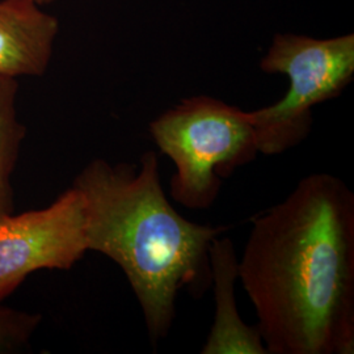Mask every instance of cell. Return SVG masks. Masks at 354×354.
Segmentation results:
<instances>
[{"instance_id": "obj_1", "label": "cell", "mask_w": 354, "mask_h": 354, "mask_svg": "<svg viewBox=\"0 0 354 354\" xmlns=\"http://www.w3.org/2000/svg\"><path fill=\"white\" fill-rule=\"evenodd\" d=\"M238 272L268 354L354 353V194L326 172L257 215Z\"/></svg>"}, {"instance_id": "obj_2", "label": "cell", "mask_w": 354, "mask_h": 354, "mask_svg": "<svg viewBox=\"0 0 354 354\" xmlns=\"http://www.w3.org/2000/svg\"><path fill=\"white\" fill-rule=\"evenodd\" d=\"M73 187L84 200L88 251L120 266L140 304L149 337H167L178 292L203 298L212 288L210 247L226 227L185 219L168 201L155 151L140 165L95 159Z\"/></svg>"}, {"instance_id": "obj_3", "label": "cell", "mask_w": 354, "mask_h": 354, "mask_svg": "<svg viewBox=\"0 0 354 354\" xmlns=\"http://www.w3.org/2000/svg\"><path fill=\"white\" fill-rule=\"evenodd\" d=\"M158 149L176 167L169 193L193 210L214 205L223 181L259 153L248 112L210 96H193L150 124Z\"/></svg>"}, {"instance_id": "obj_4", "label": "cell", "mask_w": 354, "mask_h": 354, "mask_svg": "<svg viewBox=\"0 0 354 354\" xmlns=\"http://www.w3.org/2000/svg\"><path fill=\"white\" fill-rule=\"evenodd\" d=\"M266 74L289 79L279 102L248 112L259 153L279 155L301 145L313 127V108L342 95L354 76V35L307 37L279 33L260 62Z\"/></svg>"}, {"instance_id": "obj_5", "label": "cell", "mask_w": 354, "mask_h": 354, "mask_svg": "<svg viewBox=\"0 0 354 354\" xmlns=\"http://www.w3.org/2000/svg\"><path fill=\"white\" fill-rule=\"evenodd\" d=\"M88 251L84 200L71 187L45 209L0 221V302L41 269L66 270Z\"/></svg>"}, {"instance_id": "obj_6", "label": "cell", "mask_w": 354, "mask_h": 354, "mask_svg": "<svg viewBox=\"0 0 354 354\" xmlns=\"http://www.w3.org/2000/svg\"><path fill=\"white\" fill-rule=\"evenodd\" d=\"M59 23L30 0H0V76H41L50 64Z\"/></svg>"}, {"instance_id": "obj_7", "label": "cell", "mask_w": 354, "mask_h": 354, "mask_svg": "<svg viewBox=\"0 0 354 354\" xmlns=\"http://www.w3.org/2000/svg\"><path fill=\"white\" fill-rule=\"evenodd\" d=\"M239 259L228 238L218 236L210 247L214 323L201 349L203 354H268L256 327L243 322L236 306L235 282Z\"/></svg>"}, {"instance_id": "obj_8", "label": "cell", "mask_w": 354, "mask_h": 354, "mask_svg": "<svg viewBox=\"0 0 354 354\" xmlns=\"http://www.w3.org/2000/svg\"><path fill=\"white\" fill-rule=\"evenodd\" d=\"M17 80L0 76V221L13 214L12 174L26 127L16 112Z\"/></svg>"}, {"instance_id": "obj_9", "label": "cell", "mask_w": 354, "mask_h": 354, "mask_svg": "<svg viewBox=\"0 0 354 354\" xmlns=\"http://www.w3.org/2000/svg\"><path fill=\"white\" fill-rule=\"evenodd\" d=\"M41 322V315L0 304V354L21 352Z\"/></svg>"}, {"instance_id": "obj_10", "label": "cell", "mask_w": 354, "mask_h": 354, "mask_svg": "<svg viewBox=\"0 0 354 354\" xmlns=\"http://www.w3.org/2000/svg\"><path fill=\"white\" fill-rule=\"evenodd\" d=\"M33 3H36L38 6H42V4H49L51 1H55V0H30Z\"/></svg>"}]
</instances>
